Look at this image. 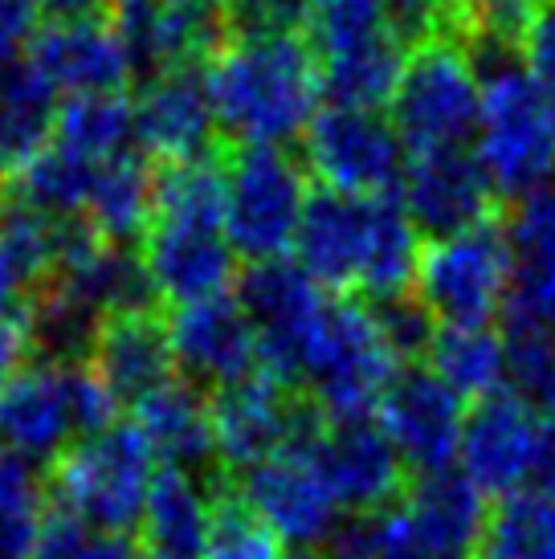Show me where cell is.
Returning a JSON list of instances; mask_svg holds the SVG:
<instances>
[{"label": "cell", "mask_w": 555, "mask_h": 559, "mask_svg": "<svg viewBox=\"0 0 555 559\" xmlns=\"http://www.w3.org/2000/svg\"><path fill=\"white\" fill-rule=\"evenodd\" d=\"M523 490L527 495H540V498H547V502H555V417H543Z\"/></svg>", "instance_id": "cell-49"}, {"label": "cell", "mask_w": 555, "mask_h": 559, "mask_svg": "<svg viewBox=\"0 0 555 559\" xmlns=\"http://www.w3.org/2000/svg\"><path fill=\"white\" fill-rule=\"evenodd\" d=\"M335 559H458L441 551L437 544H429L421 527H416L404 507H385V511L359 514L355 523L340 527Z\"/></svg>", "instance_id": "cell-37"}, {"label": "cell", "mask_w": 555, "mask_h": 559, "mask_svg": "<svg viewBox=\"0 0 555 559\" xmlns=\"http://www.w3.org/2000/svg\"><path fill=\"white\" fill-rule=\"evenodd\" d=\"M115 29L123 33L135 74L143 79L209 62L229 46L216 0H123Z\"/></svg>", "instance_id": "cell-14"}, {"label": "cell", "mask_w": 555, "mask_h": 559, "mask_svg": "<svg viewBox=\"0 0 555 559\" xmlns=\"http://www.w3.org/2000/svg\"><path fill=\"white\" fill-rule=\"evenodd\" d=\"M13 290H16V278L13 270H9V262H4V253H0V314L13 311Z\"/></svg>", "instance_id": "cell-51"}, {"label": "cell", "mask_w": 555, "mask_h": 559, "mask_svg": "<svg viewBox=\"0 0 555 559\" xmlns=\"http://www.w3.org/2000/svg\"><path fill=\"white\" fill-rule=\"evenodd\" d=\"M429 368L462 401H486L507 384V340L491 326H437Z\"/></svg>", "instance_id": "cell-30"}, {"label": "cell", "mask_w": 555, "mask_h": 559, "mask_svg": "<svg viewBox=\"0 0 555 559\" xmlns=\"http://www.w3.org/2000/svg\"><path fill=\"white\" fill-rule=\"evenodd\" d=\"M237 302L246 307L249 323L258 331L262 347V372L274 376L278 384H303L310 343L319 335V323L327 314L323 286L291 258L249 265L237 282Z\"/></svg>", "instance_id": "cell-10"}, {"label": "cell", "mask_w": 555, "mask_h": 559, "mask_svg": "<svg viewBox=\"0 0 555 559\" xmlns=\"http://www.w3.org/2000/svg\"><path fill=\"white\" fill-rule=\"evenodd\" d=\"M397 372L401 359L380 335L371 307L331 298L303 368V384L315 392V413L323 420H368Z\"/></svg>", "instance_id": "cell-5"}, {"label": "cell", "mask_w": 555, "mask_h": 559, "mask_svg": "<svg viewBox=\"0 0 555 559\" xmlns=\"http://www.w3.org/2000/svg\"><path fill=\"white\" fill-rule=\"evenodd\" d=\"M482 115L474 156L507 201H523L555 180V103L519 53H479Z\"/></svg>", "instance_id": "cell-2"}, {"label": "cell", "mask_w": 555, "mask_h": 559, "mask_svg": "<svg viewBox=\"0 0 555 559\" xmlns=\"http://www.w3.org/2000/svg\"><path fill=\"white\" fill-rule=\"evenodd\" d=\"M401 201L416 229L437 241L494 221L503 197L494 192L491 176L470 147H433V152H409Z\"/></svg>", "instance_id": "cell-13"}, {"label": "cell", "mask_w": 555, "mask_h": 559, "mask_svg": "<svg viewBox=\"0 0 555 559\" xmlns=\"http://www.w3.org/2000/svg\"><path fill=\"white\" fill-rule=\"evenodd\" d=\"M204 559H286L282 539L241 498H216Z\"/></svg>", "instance_id": "cell-41"}, {"label": "cell", "mask_w": 555, "mask_h": 559, "mask_svg": "<svg viewBox=\"0 0 555 559\" xmlns=\"http://www.w3.org/2000/svg\"><path fill=\"white\" fill-rule=\"evenodd\" d=\"M25 58L66 98L123 94L127 82L135 79V62L115 25H42Z\"/></svg>", "instance_id": "cell-22"}, {"label": "cell", "mask_w": 555, "mask_h": 559, "mask_svg": "<svg viewBox=\"0 0 555 559\" xmlns=\"http://www.w3.org/2000/svg\"><path fill=\"white\" fill-rule=\"evenodd\" d=\"M152 201H155V168L143 152H123L107 159L91 185L82 217L91 221L98 237H107L110 246L131 249L143 241L152 225Z\"/></svg>", "instance_id": "cell-29"}, {"label": "cell", "mask_w": 555, "mask_h": 559, "mask_svg": "<svg viewBox=\"0 0 555 559\" xmlns=\"http://www.w3.org/2000/svg\"><path fill=\"white\" fill-rule=\"evenodd\" d=\"M54 119H58V91L42 79V70L29 58L0 66V123L9 131L21 164L49 143Z\"/></svg>", "instance_id": "cell-35"}, {"label": "cell", "mask_w": 555, "mask_h": 559, "mask_svg": "<svg viewBox=\"0 0 555 559\" xmlns=\"http://www.w3.org/2000/svg\"><path fill=\"white\" fill-rule=\"evenodd\" d=\"M46 519V486L37 466L0 450V559H33Z\"/></svg>", "instance_id": "cell-36"}, {"label": "cell", "mask_w": 555, "mask_h": 559, "mask_svg": "<svg viewBox=\"0 0 555 559\" xmlns=\"http://www.w3.org/2000/svg\"><path fill=\"white\" fill-rule=\"evenodd\" d=\"M376 425L416 474L449 469L462 450L465 401L433 368H401L376 408Z\"/></svg>", "instance_id": "cell-12"}, {"label": "cell", "mask_w": 555, "mask_h": 559, "mask_svg": "<svg viewBox=\"0 0 555 559\" xmlns=\"http://www.w3.org/2000/svg\"><path fill=\"white\" fill-rule=\"evenodd\" d=\"M131 135H135V103L127 94H78L58 107L49 140H58L91 164H107L123 156Z\"/></svg>", "instance_id": "cell-33"}, {"label": "cell", "mask_w": 555, "mask_h": 559, "mask_svg": "<svg viewBox=\"0 0 555 559\" xmlns=\"http://www.w3.org/2000/svg\"><path fill=\"white\" fill-rule=\"evenodd\" d=\"M376 201L380 197H347L331 188H319L307 197L303 225L294 237V262L323 290H340V295L359 290L371 237H376Z\"/></svg>", "instance_id": "cell-18"}, {"label": "cell", "mask_w": 555, "mask_h": 559, "mask_svg": "<svg viewBox=\"0 0 555 559\" xmlns=\"http://www.w3.org/2000/svg\"><path fill=\"white\" fill-rule=\"evenodd\" d=\"M123 0H42L46 25H115Z\"/></svg>", "instance_id": "cell-48"}, {"label": "cell", "mask_w": 555, "mask_h": 559, "mask_svg": "<svg viewBox=\"0 0 555 559\" xmlns=\"http://www.w3.org/2000/svg\"><path fill=\"white\" fill-rule=\"evenodd\" d=\"M225 16L229 41H262V37H303L315 0H216Z\"/></svg>", "instance_id": "cell-42"}, {"label": "cell", "mask_w": 555, "mask_h": 559, "mask_svg": "<svg viewBox=\"0 0 555 559\" xmlns=\"http://www.w3.org/2000/svg\"><path fill=\"white\" fill-rule=\"evenodd\" d=\"M119 401L98 380L91 359H37L0 389V445L25 462H54L74 441L115 425Z\"/></svg>", "instance_id": "cell-3"}, {"label": "cell", "mask_w": 555, "mask_h": 559, "mask_svg": "<svg viewBox=\"0 0 555 559\" xmlns=\"http://www.w3.org/2000/svg\"><path fill=\"white\" fill-rule=\"evenodd\" d=\"M315 453L343 511H385L404 486V462L376 420H319Z\"/></svg>", "instance_id": "cell-21"}, {"label": "cell", "mask_w": 555, "mask_h": 559, "mask_svg": "<svg viewBox=\"0 0 555 559\" xmlns=\"http://www.w3.org/2000/svg\"><path fill=\"white\" fill-rule=\"evenodd\" d=\"M37 16H42V0H0V66L16 62L25 41H33Z\"/></svg>", "instance_id": "cell-46"}, {"label": "cell", "mask_w": 555, "mask_h": 559, "mask_svg": "<svg viewBox=\"0 0 555 559\" xmlns=\"http://www.w3.org/2000/svg\"><path fill=\"white\" fill-rule=\"evenodd\" d=\"M216 498L204 490L201 474L160 466L152 495L139 519L147 559H204Z\"/></svg>", "instance_id": "cell-25"}, {"label": "cell", "mask_w": 555, "mask_h": 559, "mask_svg": "<svg viewBox=\"0 0 555 559\" xmlns=\"http://www.w3.org/2000/svg\"><path fill=\"white\" fill-rule=\"evenodd\" d=\"M103 551H107V535L78 523L74 514L58 511L46 519L33 559H103Z\"/></svg>", "instance_id": "cell-44"}, {"label": "cell", "mask_w": 555, "mask_h": 559, "mask_svg": "<svg viewBox=\"0 0 555 559\" xmlns=\"http://www.w3.org/2000/svg\"><path fill=\"white\" fill-rule=\"evenodd\" d=\"M143 270L155 298L188 307L201 298L229 295L237 278V249L221 225L152 221L143 234Z\"/></svg>", "instance_id": "cell-20"}, {"label": "cell", "mask_w": 555, "mask_h": 559, "mask_svg": "<svg viewBox=\"0 0 555 559\" xmlns=\"http://www.w3.org/2000/svg\"><path fill=\"white\" fill-rule=\"evenodd\" d=\"M135 425L155 450L160 466L201 474L216 457L209 401H201L197 384L172 380L164 389H155L152 396H143L135 404Z\"/></svg>", "instance_id": "cell-26"}, {"label": "cell", "mask_w": 555, "mask_h": 559, "mask_svg": "<svg viewBox=\"0 0 555 559\" xmlns=\"http://www.w3.org/2000/svg\"><path fill=\"white\" fill-rule=\"evenodd\" d=\"M515 253L498 221H482L453 237H437L421 253L416 298L441 326H491L507 311Z\"/></svg>", "instance_id": "cell-7"}, {"label": "cell", "mask_w": 555, "mask_h": 559, "mask_svg": "<svg viewBox=\"0 0 555 559\" xmlns=\"http://www.w3.org/2000/svg\"><path fill=\"white\" fill-rule=\"evenodd\" d=\"M291 559H335V556H323L319 547H310V551H298V556H291Z\"/></svg>", "instance_id": "cell-53"}, {"label": "cell", "mask_w": 555, "mask_h": 559, "mask_svg": "<svg viewBox=\"0 0 555 559\" xmlns=\"http://www.w3.org/2000/svg\"><path fill=\"white\" fill-rule=\"evenodd\" d=\"M385 29H392L385 0H315L307 41L315 49V58H323V53L347 49L355 41H368Z\"/></svg>", "instance_id": "cell-40"}, {"label": "cell", "mask_w": 555, "mask_h": 559, "mask_svg": "<svg viewBox=\"0 0 555 559\" xmlns=\"http://www.w3.org/2000/svg\"><path fill=\"white\" fill-rule=\"evenodd\" d=\"M543 413H535L519 392H494L465 413L462 429V474L482 495L510 498L527 486L535 437H540Z\"/></svg>", "instance_id": "cell-19"}, {"label": "cell", "mask_w": 555, "mask_h": 559, "mask_svg": "<svg viewBox=\"0 0 555 559\" xmlns=\"http://www.w3.org/2000/svg\"><path fill=\"white\" fill-rule=\"evenodd\" d=\"M474 559H555V502L527 490L503 498L486 514Z\"/></svg>", "instance_id": "cell-34"}, {"label": "cell", "mask_w": 555, "mask_h": 559, "mask_svg": "<svg viewBox=\"0 0 555 559\" xmlns=\"http://www.w3.org/2000/svg\"><path fill=\"white\" fill-rule=\"evenodd\" d=\"M70 221L74 217H54V213H42L25 201L4 197V204H0V253L13 270L16 286L37 290L54 278V270L62 262Z\"/></svg>", "instance_id": "cell-32"}, {"label": "cell", "mask_w": 555, "mask_h": 559, "mask_svg": "<svg viewBox=\"0 0 555 559\" xmlns=\"http://www.w3.org/2000/svg\"><path fill=\"white\" fill-rule=\"evenodd\" d=\"M160 457L147 445V437L139 433L131 420H115L103 433H91L74 441L58 457L54 469V495L62 502L66 514H74L78 523L123 539L127 531L139 527L152 481L160 474Z\"/></svg>", "instance_id": "cell-4"}, {"label": "cell", "mask_w": 555, "mask_h": 559, "mask_svg": "<svg viewBox=\"0 0 555 559\" xmlns=\"http://www.w3.org/2000/svg\"><path fill=\"white\" fill-rule=\"evenodd\" d=\"M168 335L176 368L192 384H209V389L221 392L262 372L258 331L249 323L246 307L233 295H216L201 298V302H188V307H176Z\"/></svg>", "instance_id": "cell-15"}, {"label": "cell", "mask_w": 555, "mask_h": 559, "mask_svg": "<svg viewBox=\"0 0 555 559\" xmlns=\"http://www.w3.org/2000/svg\"><path fill=\"white\" fill-rule=\"evenodd\" d=\"M310 413L315 408H303L286 384H278L274 376L265 372L229 384L209 401L216 457L246 474L270 453L286 450L294 437L307 429Z\"/></svg>", "instance_id": "cell-16"}, {"label": "cell", "mask_w": 555, "mask_h": 559, "mask_svg": "<svg viewBox=\"0 0 555 559\" xmlns=\"http://www.w3.org/2000/svg\"><path fill=\"white\" fill-rule=\"evenodd\" d=\"M523 53H527V70L535 74V82L552 94V103H555V0L543 9L540 21H535V29L527 37Z\"/></svg>", "instance_id": "cell-47"}, {"label": "cell", "mask_w": 555, "mask_h": 559, "mask_svg": "<svg viewBox=\"0 0 555 559\" xmlns=\"http://www.w3.org/2000/svg\"><path fill=\"white\" fill-rule=\"evenodd\" d=\"M91 368L119 404H139L176 380L168 326L155 311H123L103 319L91 347Z\"/></svg>", "instance_id": "cell-24"}, {"label": "cell", "mask_w": 555, "mask_h": 559, "mask_svg": "<svg viewBox=\"0 0 555 559\" xmlns=\"http://www.w3.org/2000/svg\"><path fill=\"white\" fill-rule=\"evenodd\" d=\"M307 168L319 185L347 197H392L404 180V143L376 110L323 107L303 140Z\"/></svg>", "instance_id": "cell-11"}, {"label": "cell", "mask_w": 555, "mask_h": 559, "mask_svg": "<svg viewBox=\"0 0 555 559\" xmlns=\"http://www.w3.org/2000/svg\"><path fill=\"white\" fill-rule=\"evenodd\" d=\"M16 164H21V156H16L13 140H9V131H4V123H0V185H9V180H13Z\"/></svg>", "instance_id": "cell-50"}, {"label": "cell", "mask_w": 555, "mask_h": 559, "mask_svg": "<svg viewBox=\"0 0 555 559\" xmlns=\"http://www.w3.org/2000/svg\"><path fill=\"white\" fill-rule=\"evenodd\" d=\"M204 70L216 127L237 147H282L319 115L323 79L307 37L229 41Z\"/></svg>", "instance_id": "cell-1"}, {"label": "cell", "mask_w": 555, "mask_h": 559, "mask_svg": "<svg viewBox=\"0 0 555 559\" xmlns=\"http://www.w3.org/2000/svg\"><path fill=\"white\" fill-rule=\"evenodd\" d=\"M98 168L103 164H91V159H82L78 152L62 147L58 140H49L46 147H37L13 171L9 197L42 209V213H54V217H82Z\"/></svg>", "instance_id": "cell-31"}, {"label": "cell", "mask_w": 555, "mask_h": 559, "mask_svg": "<svg viewBox=\"0 0 555 559\" xmlns=\"http://www.w3.org/2000/svg\"><path fill=\"white\" fill-rule=\"evenodd\" d=\"M135 140L147 159L185 164L216 152V110L204 62L143 79L135 98Z\"/></svg>", "instance_id": "cell-17"}, {"label": "cell", "mask_w": 555, "mask_h": 559, "mask_svg": "<svg viewBox=\"0 0 555 559\" xmlns=\"http://www.w3.org/2000/svg\"><path fill=\"white\" fill-rule=\"evenodd\" d=\"M507 380L535 413L555 417V335L531 326H507Z\"/></svg>", "instance_id": "cell-39"}, {"label": "cell", "mask_w": 555, "mask_h": 559, "mask_svg": "<svg viewBox=\"0 0 555 559\" xmlns=\"http://www.w3.org/2000/svg\"><path fill=\"white\" fill-rule=\"evenodd\" d=\"M404 511L429 544L458 559H474V547L486 527V495L462 469L449 466L437 474H416Z\"/></svg>", "instance_id": "cell-27"}, {"label": "cell", "mask_w": 555, "mask_h": 559, "mask_svg": "<svg viewBox=\"0 0 555 559\" xmlns=\"http://www.w3.org/2000/svg\"><path fill=\"white\" fill-rule=\"evenodd\" d=\"M547 4L552 0H462L465 53H523Z\"/></svg>", "instance_id": "cell-38"}, {"label": "cell", "mask_w": 555, "mask_h": 559, "mask_svg": "<svg viewBox=\"0 0 555 559\" xmlns=\"http://www.w3.org/2000/svg\"><path fill=\"white\" fill-rule=\"evenodd\" d=\"M404 66H409V46L392 29L376 33L368 41H355L347 49H335V53H323L319 79H323L327 107H388L404 79Z\"/></svg>", "instance_id": "cell-28"}, {"label": "cell", "mask_w": 555, "mask_h": 559, "mask_svg": "<svg viewBox=\"0 0 555 559\" xmlns=\"http://www.w3.org/2000/svg\"><path fill=\"white\" fill-rule=\"evenodd\" d=\"M319 413H310L307 429L286 450L270 453L265 462L241 474V502L274 531L282 544L310 551L323 539L340 535V498L331 490L323 462L315 453Z\"/></svg>", "instance_id": "cell-9"}, {"label": "cell", "mask_w": 555, "mask_h": 559, "mask_svg": "<svg viewBox=\"0 0 555 559\" xmlns=\"http://www.w3.org/2000/svg\"><path fill=\"white\" fill-rule=\"evenodd\" d=\"M397 135L409 152L470 147L479 135L482 79L462 41H433L409 53L404 79L392 94Z\"/></svg>", "instance_id": "cell-6"}, {"label": "cell", "mask_w": 555, "mask_h": 559, "mask_svg": "<svg viewBox=\"0 0 555 559\" xmlns=\"http://www.w3.org/2000/svg\"><path fill=\"white\" fill-rule=\"evenodd\" d=\"M507 237L515 253L507 326L555 335V180L515 204Z\"/></svg>", "instance_id": "cell-23"}, {"label": "cell", "mask_w": 555, "mask_h": 559, "mask_svg": "<svg viewBox=\"0 0 555 559\" xmlns=\"http://www.w3.org/2000/svg\"><path fill=\"white\" fill-rule=\"evenodd\" d=\"M103 559H147V556H143V547H131L127 539H107Z\"/></svg>", "instance_id": "cell-52"}, {"label": "cell", "mask_w": 555, "mask_h": 559, "mask_svg": "<svg viewBox=\"0 0 555 559\" xmlns=\"http://www.w3.org/2000/svg\"><path fill=\"white\" fill-rule=\"evenodd\" d=\"M229 164V201L225 237L237 258L278 262L294 249L303 209H307V171L282 147H237Z\"/></svg>", "instance_id": "cell-8"}, {"label": "cell", "mask_w": 555, "mask_h": 559, "mask_svg": "<svg viewBox=\"0 0 555 559\" xmlns=\"http://www.w3.org/2000/svg\"><path fill=\"white\" fill-rule=\"evenodd\" d=\"M371 314H376L380 335H385V343L392 347V356L401 359V364L429 359V347L437 340V319H433L421 298H385V302H371Z\"/></svg>", "instance_id": "cell-43"}, {"label": "cell", "mask_w": 555, "mask_h": 559, "mask_svg": "<svg viewBox=\"0 0 555 559\" xmlns=\"http://www.w3.org/2000/svg\"><path fill=\"white\" fill-rule=\"evenodd\" d=\"M29 352H33L29 307H13L9 314H0V389L25 368Z\"/></svg>", "instance_id": "cell-45"}]
</instances>
